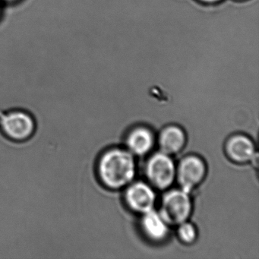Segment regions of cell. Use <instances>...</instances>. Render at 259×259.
Returning <instances> with one entry per match:
<instances>
[{"label": "cell", "mask_w": 259, "mask_h": 259, "mask_svg": "<svg viewBox=\"0 0 259 259\" xmlns=\"http://www.w3.org/2000/svg\"><path fill=\"white\" fill-rule=\"evenodd\" d=\"M128 150L111 148L101 154L97 160L95 171L103 186L119 190L128 186L136 176V161Z\"/></svg>", "instance_id": "cell-1"}, {"label": "cell", "mask_w": 259, "mask_h": 259, "mask_svg": "<svg viewBox=\"0 0 259 259\" xmlns=\"http://www.w3.org/2000/svg\"><path fill=\"white\" fill-rule=\"evenodd\" d=\"M37 131V119L30 110L21 107L0 110V134L9 142L26 143Z\"/></svg>", "instance_id": "cell-2"}, {"label": "cell", "mask_w": 259, "mask_h": 259, "mask_svg": "<svg viewBox=\"0 0 259 259\" xmlns=\"http://www.w3.org/2000/svg\"><path fill=\"white\" fill-rule=\"evenodd\" d=\"M192 211L189 193L181 189H172L163 195L159 214L167 225L179 226L187 221Z\"/></svg>", "instance_id": "cell-3"}, {"label": "cell", "mask_w": 259, "mask_h": 259, "mask_svg": "<svg viewBox=\"0 0 259 259\" xmlns=\"http://www.w3.org/2000/svg\"><path fill=\"white\" fill-rule=\"evenodd\" d=\"M176 168L170 156L161 151L153 154L146 162L145 177L150 186L163 191L169 189L176 178Z\"/></svg>", "instance_id": "cell-4"}, {"label": "cell", "mask_w": 259, "mask_h": 259, "mask_svg": "<svg viewBox=\"0 0 259 259\" xmlns=\"http://www.w3.org/2000/svg\"><path fill=\"white\" fill-rule=\"evenodd\" d=\"M206 174L207 166L204 160L194 154L182 159L176 169V177L180 189L188 193H190L203 183Z\"/></svg>", "instance_id": "cell-5"}, {"label": "cell", "mask_w": 259, "mask_h": 259, "mask_svg": "<svg viewBox=\"0 0 259 259\" xmlns=\"http://www.w3.org/2000/svg\"><path fill=\"white\" fill-rule=\"evenodd\" d=\"M124 199L130 210L143 215L154 210L156 195L151 186L143 182H136L127 188Z\"/></svg>", "instance_id": "cell-6"}, {"label": "cell", "mask_w": 259, "mask_h": 259, "mask_svg": "<svg viewBox=\"0 0 259 259\" xmlns=\"http://www.w3.org/2000/svg\"><path fill=\"white\" fill-rule=\"evenodd\" d=\"M226 155L230 161L237 164H246L257 157L255 147L251 139L244 135L230 136L225 144Z\"/></svg>", "instance_id": "cell-7"}, {"label": "cell", "mask_w": 259, "mask_h": 259, "mask_svg": "<svg viewBox=\"0 0 259 259\" xmlns=\"http://www.w3.org/2000/svg\"><path fill=\"white\" fill-rule=\"evenodd\" d=\"M157 142L162 153L169 156L177 155L186 146V135L178 125H169L161 130Z\"/></svg>", "instance_id": "cell-8"}, {"label": "cell", "mask_w": 259, "mask_h": 259, "mask_svg": "<svg viewBox=\"0 0 259 259\" xmlns=\"http://www.w3.org/2000/svg\"><path fill=\"white\" fill-rule=\"evenodd\" d=\"M155 142L152 132L145 126L133 128L127 135L125 145L133 155L145 156L152 149Z\"/></svg>", "instance_id": "cell-9"}, {"label": "cell", "mask_w": 259, "mask_h": 259, "mask_svg": "<svg viewBox=\"0 0 259 259\" xmlns=\"http://www.w3.org/2000/svg\"><path fill=\"white\" fill-rule=\"evenodd\" d=\"M141 228L145 236L153 242H162L167 238L169 230L167 224L159 213L154 210L142 215Z\"/></svg>", "instance_id": "cell-10"}, {"label": "cell", "mask_w": 259, "mask_h": 259, "mask_svg": "<svg viewBox=\"0 0 259 259\" xmlns=\"http://www.w3.org/2000/svg\"><path fill=\"white\" fill-rule=\"evenodd\" d=\"M177 235L180 240L186 245H190L195 242L198 236L195 227L187 221L179 225Z\"/></svg>", "instance_id": "cell-11"}, {"label": "cell", "mask_w": 259, "mask_h": 259, "mask_svg": "<svg viewBox=\"0 0 259 259\" xmlns=\"http://www.w3.org/2000/svg\"><path fill=\"white\" fill-rule=\"evenodd\" d=\"M196 1L204 5H216L224 2V0H196Z\"/></svg>", "instance_id": "cell-12"}, {"label": "cell", "mask_w": 259, "mask_h": 259, "mask_svg": "<svg viewBox=\"0 0 259 259\" xmlns=\"http://www.w3.org/2000/svg\"><path fill=\"white\" fill-rule=\"evenodd\" d=\"M4 1H6V2H13V1H16V0H4Z\"/></svg>", "instance_id": "cell-13"}, {"label": "cell", "mask_w": 259, "mask_h": 259, "mask_svg": "<svg viewBox=\"0 0 259 259\" xmlns=\"http://www.w3.org/2000/svg\"><path fill=\"white\" fill-rule=\"evenodd\" d=\"M234 1H237V2H242V1H246V0H234Z\"/></svg>", "instance_id": "cell-14"}, {"label": "cell", "mask_w": 259, "mask_h": 259, "mask_svg": "<svg viewBox=\"0 0 259 259\" xmlns=\"http://www.w3.org/2000/svg\"><path fill=\"white\" fill-rule=\"evenodd\" d=\"M0 11H1V6H0Z\"/></svg>", "instance_id": "cell-15"}]
</instances>
